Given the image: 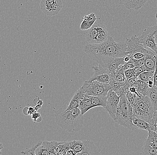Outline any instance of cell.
<instances>
[{
  "label": "cell",
  "instance_id": "33",
  "mask_svg": "<svg viewBox=\"0 0 157 155\" xmlns=\"http://www.w3.org/2000/svg\"><path fill=\"white\" fill-rule=\"evenodd\" d=\"M132 59V58H131ZM132 61L135 65V67H137L142 66L145 64V57L143 58L140 59H132Z\"/></svg>",
  "mask_w": 157,
  "mask_h": 155
},
{
  "label": "cell",
  "instance_id": "29",
  "mask_svg": "<svg viewBox=\"0 0 157 155\" xmlns=\"http://www.w3.org/2000/svg\"><path fill=\"white\" fill-rule=\"evenodd\" d=\"M43 142L42 141H39L38 143L36 144L34 146H33L32 148H30V149H27V150H24V151H22L21 153L22 154L24 155H35V152H36V150L38 149V147L40 146V145H42Z\"/></svg>",
  "mask_w": 157,
  "mask_h": 155
},
{
  "label": "cell",
  "instance_id": "44",
  "mask_svg": "<svg viewBox=\"0 0 157 155\" xmlns=\"http://www.w3.org/2000/svg\"><path fill=\"white\" fill-rule=\"evenodd\" d=\"M156 18L157 20V13L156 14Z\"/></svg>",
  "mask_w": 157,
  "mask_h": 155
},
{
  "label": "cell",
  "instance_id": "18",
  "mask_svg": "<svg viewBox=\"0 0 157 155\" xmlns=\"http://www.w3.org/2000/svg\"><path fill=\"white\" fill-rule=\"evenodd\" d=\"M63 7L62 2H59L54 4L52 5L46 7L44 8L41 9V10L46 15L53 16L58 14L60 11L61 10Z\"/></svg>",
  "mask_w": 157,
  "mask_h": 155
},
{
  "label": "cell",
  "instance_id": "9",
  "mask_svg": "<svg viewBox=\"0 0 157 155\" xmlns=\"http://www.w3.org/2000/svg\"><path fill=\"white\" fill-rule=\"evenodd\" d=\"M98 65L107 70L111 74L121 69L125 62L123 57H112L104 59L98 62Z\"/></svg>",
  "mask_w": 157,
  "mask_h": 155
},
{
  "label": "cell",
  "instance_id": "4",
  "mask_svg": "<svg viewBox=\"0 0 157 155\" xmlns=\"http://www.w3.org/2000/svg\"><path fill=\"white\" fill-rule=\"evenodd\" d=\"M132 106L134 117L144 119L151 124L155 110L148 96H140Z\"/></svg>",
  "mask_w": 157,
  "mask_h": 155
},
{
  "label": "cell",
  "instance_id": "26",
  "mask_svg": "<svg viewBox=\"0 0 157 155\" xmlns=\"http://www.w3.org/2000/svg\"><path fill=\"white\" fill-rule=\"evenodd\" d=\"M141 154L144 155H157V149L144 143Z\"/></svg>",
  "mask_w": 157,
  "mask_h": 155
},
{
  "label": "cell",
  "instance_id": "35",
  "mask_svg": "<svg viewBox=\"0 0 157 155\" xmlns=\"http://www.w3.org/2000/svg\"><path fill=\"white\" fill-rule=\"evenodd\" d=\"M145 56H146V54L142 53H137L134 54L132 55L129 56L131 58L134 59H140L145 57Z\"/></svg>",
  "mask_w": 157,
  "mask_h": 155
},
{
  "label": "cell",
  "instance_id": "11",
  "mask_svg": "<svg viewBox=\"0 0 157 155\" xmlns=\"http://www.w3.org/2000/svg\"><path fill=\"white\" fill-rule=\"evenodd\" d=\"M93 68L94 70L93 75L88 80L90 81L96 80L101 83L109 84L110 81L111 74L107 70L99 65L94 66Z\"/></svg>",
  "mask_w": 157,
  "mask_h": 155
},
{
  "label": "cell",
  "instance_id": "40",
  "mask_svg": "<svg viewBox=\"0 0 157 155\" xmlns=\"http://www.w3.org/2000/svg\"><path fill=\"white\" fill-rule=\"evenodd\" d=\"M147 84H148V86L149 88H152L154 86V81L151 80H149L148 82H147Z\"/></svg>",
  "mask_w": 157,
  "mask_h": 155
},
{
  "label": "cell",
  "instance_id": "21",
  "mask_svg": "<svg viewBox=\"0 0 157 155\" xmlns=\"http://www.w3.org/2000/svg\"><path fill=\"white\" fill-rule=\"evenodd\" d=\"M92 101V108L97 107H102L105 108L107 104V96H90Z\"/></svg>",
  "mask_w": 157,
  "mask_h": 155
},
{
  "label": "cell",
  "instance_id": "3",
  "mask_svg": "<svg viewBox=\"0 0 157 155\" xmlns=\"http://www.w3.org/2000/svg\"><path fill=\"white\" fill-rule=\"evenodd\" d=\"M120 97V101L116 113L115 121L119 125L128 129H137L132 122L134 115L132 105L128 100L125 93Z\"/></svg>",
  "mask_w": 157,
  "mask_h": 155
},
{
  "label": "cell",
  "instance_id": "25",
  "mask_svg": "<svg viewBox=\"0 0 157 155\" xmlns=\"http://www.w3.org/2000/svg\"><path fill=\"white\" fill-rule=\"evenodd\" d=\"M83 144V140H74L70 143V149L73 150L75 155H78L82 151Z\"/></svg>",
  "mask_w": 157,
  "mask_h": 155
},
{
  "label": "cell",
  "instance_id": "5",
  "mask_svg": "<svg viewBox=\"0 0 157 155\" xmlns=\"http://www.w3.org/2000/svg\"><path fill=\"white\" fill-rule=\"evenodd\" d=\"M85 38L88 44H100L107 40L109 36L105 24L100 20L96 21L93 26L84 32Z\"/></svg>",
  "mask_w": 157,
  "mask_h": 155
},
{
  "label": "cell",
  "instance_id": "39",
  "mask_svg": "<svg viewBox=\"0 0 157 155\" xmlns=\"http://www.w3.org/2000/svg\"><path fill=\"white\" fill-rule=\"evenodd\" d=\"M154 85L157 86V60L156 64L155 70V73H154Z\"/></svg>",
  "mask_w": 157,
  "mask_h": 155
},
{
  "label": "cell",
  "instance_id": "42",
  "mask_svg": "<svg viewBox=\"0 0 157 155\" xmlns=\"http://www.w3.org/2000/svg\"><path fill=\"white\" fill-rule=\"evenodd\" d=\"M152 125V130H154L157 133V124H154Z\"/></svg>",
  "mask_w": 157,
  "mask_h": 155
},
{
  "label": "cell",
  "instance_id": "2",
  "mask_svg": "<svg viewBox=\"0 0 157 155\" xmlns=\"http://www.w3.org/2000/svg\"><path fill=\"white\" fill-rule=\"evenodd\" d=\"M64 106L55 108V114L57 123L61 128L71 132H76L83 126V117L78 108L66 110Z\"/></svg>",
  "mask_w": 157,
  "mask_h": 155
},
{
  "label": "cell",
  "instance_id": "34",
  "mask_svg": "<svg viewBox=\"0 0 157 155\" xmlns=\"http://www.w3.org/2000/svg\"><path fill=\"white\" fill-rule=\"evenodd\" d=\"M124 74H125L127 80H128V79H130V78H132V77L135 76L134 68L124 71Z\"/></svg>",
  "mask_w": 157,
  "mask_h": 155
},
{
  "label": "cell",
  "instance_id": "7",
  "mask_svg": "<svg viewBox=\"0 0 157 155\" xmlns=\"http://www.w3.org/2000/svg\"><path fill=\"white\" fill-rule=\"evenodd\" d=\"M157 32V25L149 26L144 30L140 36H137L138 41L141 44L150 48L157 54V45L156 43L155 35Z\"/></svg>",
  "mask_w": 157,
  "mask_h": 155
},
{
  "label": "cell",
  "instance_id": "24",
  "mask_svg": "<svg viewBox=\"0 0 157 155\" xmlns=\"http://www.w3.org/2000/svg\"><path fill=\"white\" fill-rule=\"evenodd\" d=\"M110 76V80H115L118 82H124L127 80L124 74V71L122 68L111 74Z\"/></svg>",
  "mask_w": 157,
  "mask_h": 155
},
{
  "label": "cell",
  "instance_id": "31",
  "mask_svg": "<svg viewBox=\"0 0 157 155\" xmlns=\"http://www.w3.org/2000/svg\"><path fill=\"white\" fill-rule=\"evenodd\" d=\"M148 140L154 142H157V133L154 130H149L148 131Z\"/></svg>",
  "mask_w": 157,
  "mask_h": 155
},
{
  "label": "cell",
  "instance_id": "41",
  "mask_svg": "<svg viewBox=\"0 0 157 155\" xmlns=\"http://www.w3.org/2000/svg\"><path fill=\"white\" fill-rule=\"evenodd\" d=\"M131 58L129 56L127 55L124 56V62L125 63L128 62L129 61V60L131 59Z\"/></svg>",
  "mask_w": 157,
  "mask_h": 155
},
{
  "label": "cell",
  "instance_id": "10",
  "mask_svg": "<svg viewBox=\"0 0 157 155\" xmlns=\"http://www.w3.org/2000/svg\"><path fill=\"white\" fill-rule=\"evenodd\" d=\"M121 97L112 89L109 90L107 95V101L105 109L106 110L111 117L115 120Z\"/></svg>",
  "mask_w": 157,
  "mask_h": 155
},
{
  "label": "cell",
  "instance_id": "15",
  "mask_svg": "<svg viewBox=\"0 0 157 155\" xmlns=\"http://www.w3.org/2000/svg\"><path fill=\"white\" fill-rule=\"evenodd\" d=\"M86 95L79 88L77 92L74 95L68 107L66 109V110H71L73 109L78 108L80 101L83 99Z\"/></svg>",
  "mask_w": 157,
  "mask_h": 155
},
{
  "label": "cell",
  "instance_id": "12",
  "mask_svg": "<svg viewBox=\"0 0 157 155\" xmlns=\"http://www.w3.org/2000/svg\"><path fill=\"white\" fill-rule=\"evenodd\" d=\"M61 142L44 141L36 150L35 155L57 154L56 148Z\"/></svg>",
  "mask_w": 157,
  "mask_h": 155
},
{
  "label": "cell",
  "instance_id": "43",
  "mask_svg": "<svg viewBox=\"0 0 157 155\" xmlns=\"http://www.w3.org/2000/svg\"><path fill=\"white\" fill-rule=\"evenodd\" d=\"M155 40H156V43L157 45V32L156 33V35H155Z\"/></svg>",
  "mask_w": 157,
  "mask_h": 155
},
{
  "label": "cell",
  "instance_id": "20",
  "mask_svg": "<svg viewBox=\"0 0 157 155\" xmlns=\"http://www.w3.org/2000/svg\"><path fill=\"white\" fill-rule=\"evenodd\" d=\"M132 86H135L138 94L140 96H146L148 95L149 87L147 82L141 80H137Z\"/></svg>",
  "mask_w": 157,
  "mask_h": 155
},
{
  "label": "cell",
  "instance_id": "38",
  "mask_svg": "<svg viewBox=\"0 0 157 155\" xmlns=\"http://www.w3.org/2000/svg\"><path fill=\"white\" fill-rule=\"evenodd\" d=\"M40 117H41V116H40V114L38 113H34L32 115V119L34 122H38L37 120Z\"/></svg>",
  "mask_w": 157,
  "mask_h": 155
},
{
  "label": "cell",
  "instance_id": "8",
  "mask_svg": "<svg viewBox=\"0 0 157 155\" xmlns=\"http://www.w3.org/2000/svg\"><path fill=\"white\" fill-rule=\"evenodd\" d=\"M125 42L127 46L126 52L128 55H132L137 53H142L146 55L155 53L153 51L151 52L147 49L146 46L141 44L138 41L136 35L131 36L129 38H126Z\"/></svg>",
  "mask_w": 157,
  "mask_h": 155
},
{
  "label": "cell",
  "instance_id": "14",
  "mask_svg": "<svg viewBox=\"0 0 157 155\" xmlns=\"http://www.w3.org/2000/svg\"><path fill=\"white\" fill-rule=\"evenodd\" d=\"M148 0H118L120 4L122 5L128 9L138 10L140 9Z\"/></svg>",
  "mask_w": 157,
  "mask_h": 155
},
{
  "label": "cell",
  "instance_id": "22",
  "mask_svg": "<svg viewBox=\"0 0 157 155\" xmlns=\"http://www.w3.org/2000/svg\"><path fill=\"white\" fill-rule=\"evenodd\" d=\"M82 114H84L89 110L92 109V103L90 96L86 95L84 98L80 101L78 107Z\"/></svg>",
  "mask_w": 157,
  "mask_h": 155
},
{
  "label": "cell",
  "instance_id": "28",
  "mask_svg": "<svg viewBox=\"0 0 157 155\" xmlns=\"http://www.w3.org/2000/svg\"><path fill=\"white\" fill-rule=\"evenodd\" d=\"M125 95H126V98H127L128 102L132 105L135 101L138 99L139 97H140L139 94L137 93H133L129 90H128L125 92Z\"/></svg>",
  "mask_w": 157,
  "mask_h": 155
},
{
  "label": "cell",
  "instance_id": "23",
  "mask_svg": "<svg viewBox=\"0 0 157 155\" xmlns=\"http://www.w3.org/2000/svg\"><path fill=\"white\" fill-rule=\"evenodd\" d=\"M152 103L155 111L157 110V86L154 85L152 88H149L147 95Z\"/></svg>",
  "mask_w": 157,
  "mask_h": 155
},
{
  "label": "cell",
  "instance_id": "30",
  "mask_svg": "<svg viewBox=\"0 0 157 155\" xmlns=\"http://www.w3.org/2000/svg\"><path fill=\"white\" fill-rule=\"evenodd\" d=\"M61 0H41L40 3L41 9L44 8L46 7L52 5L54 4L61 2Z\"/></svg>",
  "mask_w": 157,
  "mask_h": 155
},
{
  "label": "cell",
  "instance_id": "13",
  "mask_svg": "<svg viewBox=\"0 0 157 155\" xmlns=\"http://www.w3.org/2000/svg\"><path fill=\"white\" fill-rule=\"evenodd\" d=\"M83 146L81 153L78 155H93L100 154L101 150L94 143L89 140H83Z\"/></svg>",
  "mask_w": 157,
  "mask_h": 155
},
{
  "label": "cell",
  "instance_id": "6",
  "mask_svg": "<svg viewBox=\"0 0 157 155\" xmlns=\"http://www.w3.org/2000/svg\"><path fill=\"white\" fill-rule=\"evenodd\" d=\"M80 88L85 95L93 96H107L109 90L112 89L109 84L96 80H86Z\"/></svg>",
  "mask_w": 157,
  "mask_h": 155
},
{
  "label": "cell",
  "instance_id": "1",
  "mask_svg": "<svg viewBox=\"0 0 157 155\" xmlns=\"http://www.w3.org/2000/svg\"><path fill=\"white\" fill-rule=\"evenodd\" d=\"M127 46L124 42H116L113 37L100 44H88L84 46V51L93 60L97 61L112 57H123L128 55Z\"/></svg>",
  "mask_w": 157,
  "mask_h": 155
},
{
  "label": "cell",
  "instance_id": "32",
  "mask_svg": "<svg viewBox=\"0 0 157 155\" xmlns=\"http://www.w3.org/2000/svg\"><path fill=\"white\" fill-rule=\"evenodd\" d=\"M135 67V65L132 61V59L131 58L130 60L128 62L125 63V64L123 66L122 69L124 71L128 70V69H132Z\"/></svg>",
  "mask_w": 157,
  "mask_h": 155
},
{
  "label": "cell",
  "instance_id": "19",
  "mask_svg": "<svg viewBox=\"0 0 157 155\" xmlns=\"http://www.w3.org/2000/svg\"><path fill=\"white\" fill-rule=\"evenodd\" d=\"M132 122L137 129L146 130L147 131L152 130V125L149 122L141 118L133 117Z\"/></svg>",
  "mask_w": 157,
  "mask_h": 155
},
{
  "label": "cell",
  "instance_id": "16",
  "mask_svg": "<svg viewBox=\"0 0 157 155\" xmlns=\"http://www.w3.org/2000/svg\"><path fill=\"white\" fill-rule=\"evenodd\" d=\"M98 19L99 18H97L95 14L93 13L88 15L84 16L83 17V21L80 25V29L86 30L90 29Z\"/></svg>",
  "mask_w": 157,
  "mask_h": 155
},
{
  "label": "cell",
  "instance_id": "27",
  "mask_svg": "<svg viewBox=\"0 0 157 155\" xmlns=\"http://www.w3.org/2000/svg\"><path fill=\"white\" fill-rule=\"evenodd\" d=\"M154 73L155 72L150 71H145L142 72L137 77L138 80H141L145 82H148L149 80L154 81Z\"/></svg>",
  "mask_w": 157,
  "mask_h": 155
},
{
  "label": "cell",
  "instance_id": "36",
  "mask_svg": "<svg viewBox=\"0 0 157 155\" xmlns=\"http://www.w3.org/2000/svg\"><path fill=\"white\" fill-rule=\"evenodd\" d=\"M144 143L147 144V145H150L152 147L154 148L157 149V142H154V141H151V140H149L147 139L145 140V142Z\"/></svg>",
  "mask_w": 157,
  "mask_h": 155
},
{
  "label": "cell",
  "instance_id": "37",
  "mask_svg": "<svg viewBox=\"0 0 157 155\" xmlns=\"http://www.w3.org/2000/svg\"><path fill=\"white\" fill-rule=\"evenodd\" d=\"M157 124V110L154 112V114L152 116L151 122V124L154 125V124Z\"/></svg>",
  "mask_w": 157,
  "mask_h": 155
},
{
  "label": "cell",
  "instance_id": "17",
  "mask_svg": "<svg viewBox=\"0 0 157 155\" xmlns=\"http://www.w3.org/2000/svg\"><path fill=\"white\" fill-rule=\"evenodd\" d=\"M157 60V54L155 52L149 54L145 56V64L147 71L155 72Z\"/></svg>",
  "mask_w": 157,
  "mask_h": 155
}]
</instances>
